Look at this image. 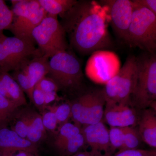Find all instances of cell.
<instances>
[{
  "mask_svg": "<svg viewBox=\"0 0 156 156\" xmlns=\"http://www.w3.org/2000/svg\"><path fill=\"white\" fill-rule=\"evenodd\" d=\"M59 16L69 46L80 54H91L112 46L108 29L109 18L106 9L99 2L77 1Z\"/></svg>",
  "mask_w": 156,
  "mask_h": 156,
  "instance_id": "1",
  "label": "cell"
},
{
  "mask_svg": "<svg viewBox=\"0 0 156 156\" xmlns=\"http://www.w3.org/2000/svg\"><path fill=\"white\" fill-rule=\"evenodd\" d=\"M137 80L130 99L131 106L136 110H156V55L147 53L136 57Z\"/></svg>",
  "mask_w": 156,
  "mask_h": 156,
  "instance_id": "2",
  "label": "cell"
},
{
  "mask_svg": "<svg viewBox=\"0 0 156 156\" xmlns=\"http://www.w3.org/2000/svg\"><path fill=\"white\" fill-rule=\"evenodd\" d=\"M47 76L56 82L59 89L66 91L78 90L83 80L80 60L68 50L59 52L50 58Z\"/></svg>",
  "mask_w": 156,
  "mask_h": 156,
  "instance_id": "3",
  "label": "cell"
},
{
  "mask_svg": "<svg viewBox=\"0 0 156 156\" xmlns=\"http://www.w3.org/2000/svg\"><path fill=\"white\" fill-rule=\"evenodd\" d=\"M132 1L133 15L126 42L131 47L156 53V14Z\"/></svg>",
  "mask_w": 156,
  "mask_h": 156,
  "instance_id": "4",
  "label": "cell"
},
{
  "mask_svg": "<svg viewBox=\"0 0 156 156\" xmlns=\"http://www.w3.org/2000/svg\"><path fill=\"white\" fill-rule=\"evenodd\" d=\"M32 37L42 56L49 58L69 47L65 31L56 15L48 14L33 31Z\"/></svg>",
  "mask_w": 156,
  "mask_h": 156,
  "instance_id": "5",
  "label": "cell"
},
{
  "mask_svg": "<svg viewBox=\"0 0 156 156\" xmlns=\"http://www.w3.org/2000/svg\"><path fill=\"white\" fill-rule=\"evenodd\" d=\"M137 77L136 57L130 55L118 74L105 84L104 90L106 101L131 105L130 99L136 86Z\"/></svg>",
  "mask_w": 156,
  "mask_h": 156,
  "instance_id": "6",
  "label": "cell"
},
{
  "mask_svg": "<svg viewBox=\"0 0 156 156\" xmlns=\"http://www.w3.org/2000/svg\"><path fill=\"white\" fill-rule=\"evenodd\" d=\"M106 102L104 89L85 93L71 103V118L81 128L101 122Z\"/></svg>",
  "mask_w": 156,
  "mask_h": 156,
  "instance_id": "7",
  "label": "cell"
},
{
  "mask_svg": "<svg viewBox=\"0 0 156 156\" xmlns=\"http://www.w3.org/2000/svg\"><path fill=\"white\" fill-rule=\"evenodd\" d=\"M42 55L34 43L0 33V70L9 73L31 56Z\"/></svg>",
  "mask_w": 156,
  "mask_h": 156,
  "instance_id": "8",
  "label": "cell"
},
{
  "mask_svg": "<svg viewBox=\"0 0 156 156\" xmlns=\"http://www.w3.org/2000/svg\"><path fill=\"white\" fill-rule=\"evenodd\" d=\"M121 61L114 52L107 50L92 53L87 60L85 73L93 83L105 85L119 71Z\"/></svg>",
  "mask_w": 156,
  "mask_h": 156,
  "instance_id": "9",
  "label": "cell"
},
{
  "mask_svg": "<svg viewBox=\"0 0 156 156\" xmlns=\"http://www.w3.org/2000/svg\"><path fill=\"white\" fill-rule=\"evenodd\" d=\"M49 60V58L42 55L34 56L32 59H26L13 70L11 76L31 101L36 85L48 75Z\"/></svg>",
  "mask_w": 156,
  "mask_h": 156,
  "instance_id": "10",
  "label": "cell"
},
{
  "mask_svg": "<svg viewBox=\"0 0 156 156\" xmlns=\"http://www.w3.org/2000/svg\"><path fill=\"white\" fill-rule=\"evenodd\" d=\"M106 9L109 23L120 38L126 42L132 19L133 3L131 0H101L99 1Z\"/></svg>",
  "mask_w": 156,
  "mask_h": 156,
  "instance_id": "11",
  "label": "cell"
},
{
  "mask_svg": "<svg viewBox=\"0 0 156 156\" xmlns=\"http://www.w3.org/2000/svg\"><path fill=\"white\" fill-rule=\"evenodd\" d=\"M131 105L107 101L103 118L110 127L126 128L137 126L139 114Z\"/></svg>",
  "mask_w": 156,
  "mask_h": 156,
  "instance_id": "12",
  "label": "cell"
},
{
  "mask_svg": "<svg viewBox=\"0 0 156 156\" xmlns=\"http://www.w3.org/2000/svg\"><path fill=\"white\" fill-rule=\"evenodd\" d=\"M81 133L86 144L90 147L91 150L103 156H112L109 130L102 121L93 125L83 126Z\"/></svg>",
  "mask_w": 156,
  "mask_h": 156,
  "instance_id": "13",
  "label": "cell"
},
{
  "mask_svg": "<svg viewBox=\"0 0 156 156\" xmlns=\"http://www.w3.org/2000/svg\"><path fill=\"white\" fill-rule=\"evenodd\" d=\"M48 14L41 7L23 17L13 19L12 24L8 30H10L14 37L34 44L32 33Z\"/></svg>",
  "mask_w": 156,
  "mask_h": 156,
  "instance_id": "14",
  "label": "cell"
},
{
  "mask_svg": "<svg viewBox=\"0 0 156 156\" xmlns=\"http://www.w3.org/2000/svg\"><path fill=\"white\" fill-rule=\"evenodd\" d=\"M20 151L38 153L36 144L23 138L6 127L0 128V154H14Z\"/></svg>",
  "mask_w": 156,
  "mask_h": 156,
  "instance_id": "15",
  "label": "cell"
},
{
  "mask_svg": "<svg viewBox=\"0 0 156 156\" xmlns=\"http://www.w3.org/2000/svg\"><path fill=\"white\" fill-rule=\"evenodd\" d=\"M137 127L142 141L150 147L156 148V110L149 108L141 110Z\"/></svg>",
  "mask_w": 156,
  "mask_h": 156,
  "instance_id": "16",
  "label": "cell"
},
{
  "mask_svg": "<svg viewBox=\"0 0 156 156\" xmlns=\"http://www.w3.org/2000/svg\"><path fill=\"white\" fill-rule=\"evenodd\" d=\"M0 75L5 86L10 100L19 107L26 104L24 92L12 76L9 73L1 70Z\"/></svg>",
  "mask_w": 156,
  "mask_h": 156,
  "instance_id": "17",
  "label": "cell"
},
{
  "mask_svg": "<svg viewBox=\"0 0 156 156\" xmlns=\"http://www.w3.org/2000/svg\"><path fill=\"white\" fill-rule=\"evenodd\" d=\"M76 0H38L42 7L48 14L59 16L71 9L75 5Z\"/></svg>",
  "mask_w": 156,
  "mask_h": 156,
  "instance_id": "18",
  "label": "cell"
},
{
  "mask_svg": "<svg viewBox=\"0 0 156 156\" xmlns=\"http://www.w3.org/2000/svg\"><path fill=\"white\" fill-rule=\"evenodd\" d=\"M46 131L42 122L41 115L32 112L26 139L36 144L44 137Z\"/></svg>",
  "mask_w": 156,
  "mask_h": 156,
  "instance_id": "19",
  "label": "cell"
},
{
  "mask_svg": "<svg viewBox=\"0 0 156 156\" xmlns=\"http://www.w3.org/2000/svg\"><path fill=\"white\" fill-rule=\"evenodd\" d=\"M32 114V112L29 110L19 112L17 111L12 119L13 123L11 130L23 138L26 139Z\"/></svg>",
  "mask_w": 156,
  "mask_h": 156,
  "instance_id": "20",
  "label": "cell"
},
{
  "mask_svg": "<svg viewBox=\"0 0 156 156\" xmlns=\"http://www.w3.org/2000/svg\"><path fill=\"white\" fill-rule=\"evenodd\" d=\"M80 126L75 123L67 122L58 128V133L54 141V146L56 149L73 136L81 132Z\"/></svg>",
  "mask_w": 156,
  "mask_h": 156,
  "instance_id": "21",
  "label": "cell"
},
{
  "mask_svg": "<svg viewBox=\"0 0 156 156\" xmlns=\"http://www.w3.org/2000/svg\"><path fill=\"white\" fill-rule=\"evenodd\" d=\"M19 108L13 101L0 95V128L6 127L12 121Z\"/></svg>",
  "mask_w": 156,
  "mask_h": 156,
  "instance_id": "22",
  "label": "cell"
},
{
  "mask_svg": "<svg viewBox=\"0 0 156 156\" xmlns=\"http://www.w3.org/2000/svg\"><path fill=\"white\" fill-rule=\"evenodd\" d=\"M85 144L83 136L81 132L73 136L56 150L60 156H72L80 151V150Z\"/></svg>",
  "mask_w": 156,
  "mask_h": 156,
  "instance_id": "23",
  "label": "cell"
},
{
  "mask_svg": "<svg viewBox=\"0 0 156 156\" xmlns=\"http://www.w3.org/2000/svg\"><path fill=\"white\" fill-rule=\"evenodd\" d=\"M142 141L136 126L126 127L125 128L124 143L119 151L137 149Z\"/></svg>",
  "mask_w": 156,
  "mask_h": 156,
  "instance_id": "24",
  "label": "cell"
},
{
  "mask_svg": "<svg viewBox=\"0 0 156 156\" xmlns=\"http://www.w3.org/2000/svg\"><path fill=\"white\" fill-rule=\"evenodd\" d=\"M47 109L54 113L57 119L59 128L68 122L72 117L71 103H64L47 107Z\"/></svg>",
  "mask_w": 156,
  "mask_h": 156,
  "instance_id": "25",
  "label": "cell"
},
{
  "mask_svg": "<svg viewBox=\"0 0 156 156\" xmlns=\"http://www.w3.org/2000/svg\"><path fill=\"white\" fill-rule=\"evenodd\" d=\"M125 128L110 127L109 137L112 154L122 148L124 143Z\"/></svg>",
  "mask_w": 156,
  "mask_h": 156,
  "instance_id": "26",
  "label": "cell"
},
{
  "mask_svg": "<svg viewBox=\"0 0 156 156\" xmlns=\"http://www.w3.org/2000/svg\"><path fill=\"white\" fill-rule=\"evenodd\" d=\"M13 20L12 10L6 5L0 9V33L4 30H9Z\"/></svg>",
  "mask_w": 156,
  "mask_h": 156,
  "instance_id": "27",
  "label": "cell"
},
{
  "mask_svg": "<svg viewBox=\"0 0 156 156\" xmlns=\"http://www.w3.org/2000/svg\"><path fill=\"white\" fill-rule=\"evenodd\" d=\"M35 87L41 90L44 93L57 92L59 90L56 82L48 76H45L42 78L36 85Z\"/></svg>",
  "mask_w": 156,
  "mask_h": 156,
  "instance_id": "28",
  "label": "cell"
},
{
  "mask_svg": "<svg viewBox=\"0 0 156 156\" xmlns=\"http://www.w3.org/2000/svg\"><path fill=\"white\" fill-rule=\"evenodd\" d=\"M41 115L42 122L46 130L53 131H56L58 124L54 113L48 110L43 112Z\"/></svg>",
  "mask_w": 156,
  "mask_h": 156,
  "instance_id": "29",
  "label": "cell"
},
{
  "mask_svg": "<svg viewBox=\"0 0 156 156\" xmlns=\"http://www.w3.org/2000/svg\"><path fill=\"white\" fill-rule=\"evenodd\" d=\"M112 156H156L155 149L151 150L137 149L118 151Z\"/></svg>",
  "mask_w": 156,
  "mask_h": 156,
  "instance_id": "30",
  "label": "cell"
},
{
  "mask_svg": "<svg viewBox=\"0 0 156 156\" xmlns=\"http://www.w3.org/2000/svg\"><path fill=\"white\" fill-rule=\"evenodd\" d=\"M32 102L39 107L44 106V93L35 87L33 92Z\"/></svg>",
  "mask_w": 156,
  "mask_h": 156,
  "instance_id": "31",
  "label": "cell"
},
{
  "mask_svg": "<svg viewBox=\"0 0 156 156\" xmlns=\"http://www.w3.org/2000/svg\"><path fill=\"white\" fill-rule=\"evenodd\" d=\"M133 2L136 5L147 9L156 14V0H134Z\"/></svg>",
  "mask_w": 156,
  "mask_h": 156,
  "instance_id": "32",
  "label": "cell"
},
{
  "mask_svg": "<svg viewBox=\"0 0 156 156\" xmlns=\"http://www.w3.org/2000/svg\"><path fill=\"white\" fill-rule=\"evenodd\" d=\"M57 92H48L44 93V106L58 99Z\"/></svg>",
  "mask_w": 156,
  "mask_h": 156,
  "instance_id": "33",
  "label": "cell"
},
{
  "mask_svg": "<svg viewBox=\"0 0 156 156\" xmlns=\"http://www.w3.org/2000/svg\"><path fill=\"white\" fill-rule=\"evenodd\" d=\"M72 156H103L102 155L96 152L91 150L90 151H79Z\"/></svg>",
  "mask_w": 156,
  "mask_h": 156,
  "instance_id": "34",
  "label": "cell"
},
{
  "mask_svg": "<svg viewBox=\"0 0 156 156\" xmlns=\"http://www.w3.org/2000/svg\"><path fill=\"white\" fill-rule=\"evenodd\" d=\"M11 156H38V154L26 151H20L12 154Z\"/></svg>",
  "mask_w": 156,
  "mask_h": 156,
  "instance_id": "35",
  "label": "cell"
},
{
  "mask_svg": "<svg viewBox=\"0 0 156 156\" xmlns=\"http://www.w3.org/2000/svg\"><path fill=\"white\" fill-rule=\"evenodd\" d=\"M12 154H0V156H11Z\"/></svg>",
  "mask_w": 156,
  "mask_h": 156,
  "instance_id": "36",
  "label": "cell"
}]
</instances>
